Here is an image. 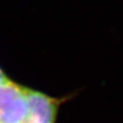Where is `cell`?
Here are the masks:
<instances>
[{
  "label": "cell",
  "mask_w": 123,
  "mask_h": 123,
  "mask_svg": "<svg viewBox=\"0 0 123 123\" xmlns=\"http://www.w3.org/2000/svg\"><path fill=\"white\" fill-rule=\"evenodd\" d=\"M28 111V87L10 78L0 83V123H22Z\"/></svg>",
  "instance_id": "6da1fadb"
},
{
  "label": "cell",
  "mask_w": 123,
  "mask_h": 123,
  "mask_svg": "<svg viewBox=\"0 0 123 123\" xmlns=\"http://www.w3.org/2000/svg\"><path fill=\"white\" fill-rule=\"evenodd\" d=\"M67 100L28 87L29 111L22 123H56L59 109Z\"/></svg>",
  "instance_id": "7a4b0ae2"
},
{
  "label": "cell",
  "mask_w": 123,
  "mask_h": 123,
  "mask_svg": "<svg viewBox=\"0 0 123 123\" xmlns=\"http://www.w3.org/2000/svg\"><path fill=\"white\" fill-rule=\"evenodd\" d=\"M9 79V77H7V75L4 73V71L0 68V83L1 82H3V81H5L6 80H8Z\"/></svg>",
  "instance_id": "3957f363"
}]
</instances>
